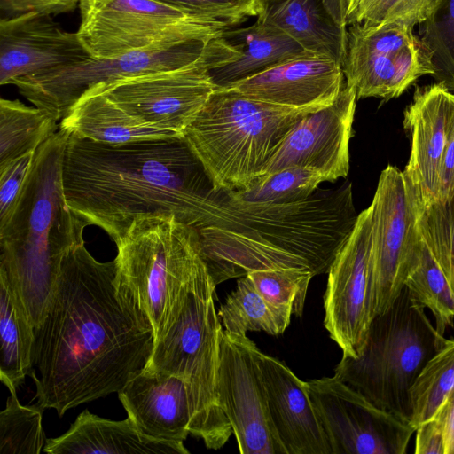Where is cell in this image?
<instances>
[{
	"mask_svg": "<svg viewBox=\"0 0 454 454\" xmlns=\"http://www.w3.org/2000/svg\"><path fill=\"white\" fill-rule=\"evenodd\" d=\"M351 184L316 191L290 204L247 202L221 191L197 228L203 259L217 285L251 271L298 268L327 273L357 218Z\"/></svg>",
	"mask_w": 454,
	"mask_h": 454,
	"instance_id": "cell-3",
	"label": "cell"
},
{
	"mask_svg": "<svg viewBox=\"0 0 454 454\" xmlns=\"http://www.w3.org/2000/svg\"><path fill=\"white\" fill-rule=\"evenodd\" d=\"M325 181L315 169L290 167L262 176L247 191L228 192L247 202L290 204L308 200Z\"/></svg>",
	"mask_w": 454,
	"mask_h": 454,
	"instance_id": "cell-34",
	"label": "cell"
},
{
	"mask_svg": "<svg viewBox=\"0 0 454 454\" xmlns=\"http://www.w3.org/2000/svg\"><path fill=\"white\" fill-rule=\"evenodd\" d=\"M9 391L0 413V454H39L47 441L42 424L43 411L36 404H20L16 389Z\"/></svg>",
	"mask_w": 454,
	"mask_h": 454,
	"instance_id": "cell-35",
	"label": "cell"
},
{
	"mask_svg": "<svg viewBox=\"0 0 454 454\" xmlns=\"http://www.w3.org/2000/svg\"><path fill=\"white\" fill-rule=\"evenodd\" d=\"M419 228L454 293V196L426 205Z\"/></svg>",
	"mask_w": 454,
	"mask_h": 454,
	"instance_id": "cell-36",
	"label": "cell"
},
{
	"mask_svg": "<svg viewBox=\"0 0 454 454\" xmlns=\"http://www.w3.org/2000/svg\"><path fill=\"white\" fill-rule=\"evenodd\" d=\"M259 352L247 335L223 329L217 376L219 403L241 454H287L271 421Z\"/></svg>",
	"mask_w": 454,
	"mask_h": 454,
	"instance_id": "cell-16",
	"label": "cell"
},
{
	"mask_svg": "<svg viewBox=\"0 0 454 454\" xmlns=\"http://www.w3.org/2000/svg\"><path fill=\"white\" fill-rule=\"evenodd\" d=\"M62 179L68 207L114 242L150 214L199 228L221 195L184 138L110 145L69 134Z\"/></svg>",
	"mask_w": 454,
	"mask_h": 454,
	"instance_id": "cell-2",
	"label": "cell"
},
{
	"mask_svg": "<svg viewBox=\"0 0 454 454\" xmlns=\"http://www.w3.org/2000/svg\"><path fill=\"white\" fill-rule=\"evenodd\" d=\"M416 454H444L442 430L432 418L420 424L415 430Z\"/></svg>",
	"mask_w": 454,
	"mask_h": 454,
	"instance_id": "cell-41",
	"label": "cell"
},
{
	"mask_svg": "<svg viewBox=\"0 0 454 454\" xmlns=\"http://www.w3.org/2000/svg\"><path fill=\"white\" fill-rule=\"evenodd\" d=\"M371 231L369 206L358 214L327 272L324 325L342 357L361 356L376 317Z\"/></svg>",
	"mask_w": 454,
	"mask_h": 454,
	"instance_id": "cell-14",
	"label": "cell"
},
{
	"mask_svg": "<svg viewBox=\"0 0 454 454\" xmlns=\"http://www.w3.org/2000/svg\"><path fill=\"white\" fill-rule=\"evenodd\" d=\"M445 340L404 286L393 305L374 317L361 356L341 357L334 375L410 423L411 388Z\"/></svg>",
	"mask_w": 454,
	"mask_h": 454,
	"instance_id": "cell-8",
	"label": "cell"
},
{
	"mask_svg": "<svg viewBox=\"0 0 454 454\" xmlns=\"http://www.w3.org/2000/svg\"><path fill=\"white\" fill-rule=\"evenodd\" d=\"M0 380L17 389L32 370L35 327L17 293L0 274Z\"/></svg>",
	"mask_w": 454,
	"mask_h": 454,
	"instance_id": "cell-27",
	"label": "cell"
},
{
	"mask_svg": "<svg viewBox=\"0 0 454 454\" xmlns=\"http://www.w3.org/2000/svg\"><path fill=\"white\" fill-rule=\"evenodd\" d=\"M59 129L94 142L121 145L143 140L184 138L178 133L146 124L94 85L59 121Z\"/></svg>",
	"mask_w": 454,
	"mask_h": 454,
	"instance_id": "cell-24",
	"label": "cell"
},
{
	"mask_svg": "<svg viewBox=\"0 0 454 454\" xmlns=\"http://www.w3.org/2000/svg\"><path fill=\"white\" fill-rule=\"evenodd\" d=\"M78 37L93 58L209 42L223 28L161 0H80Z\"/></svg>",
	"mask_w": 454,
	"mask_h": 454,
	"instance_id": "cell-9",
	"label": "cell"
},
{
	"mask_svg": "<svg viewBox=\"0 0 454 454\" xmlns=\"http://www.w3.org/2000/svg\"><path fill=\"white\" fill-rule=\"evenodd\" d=\"M343 27L360 24L376 27L400 22L415 27L428 16L434 0H324Z\"/></svg>",
	"mask_w": 454,
	"mask_h": 454,
	"instance_id": "cell-30",
	"label": "cell"
},
{
	"mask_svg": "<svg viewBox=\"0 0 454 454\" xmlns=\"http://www.w3.org/2000/svg\"><path fill=\"white\" fill-rule=\"evenodd\" d=\"M440 182L437 200L454 196V126L450 132L440 168Z\"/></svg>",
	"mask_w": 454,
	"mask_h": 454,
	"instance_id": "cell-43",
	"label": "cell"
},
{
	"mask_svg": "<svg viewBox=\"0 0 454 454\" xmlns=\"http://www.w3.org/2000/svg\"><path fill=\"white\" fill-rule=\"evenodd\" d=\"M118 396L141 434L176 442H184L190 434V400L181 378L144 369L118 392Z\"/></svg>",
	"mask_w": 454,
	"mask_h": 454,
	"instance_id": "cell-22",
	"label": "cell"
},
{
	"mask_svg": "<svg viewBox=\"0 0 454 454\" xmlns=\"http://www.w3.org/2000/svg\"><path fill=\"white\" fill-rule=\"evenodd\" d=\"M356 99L355 89L345 82L331 105L305 114L287 133L261 177L301 167L320 172L326 181L345 178Z\"/></svg>",
	"mask_w": 454,
	"mask_h": 454,
	"instance_id": "cell-17",
	"label": "cell"
},
{
	"mask_svg": "<svg viewBox=\"0 0 454 454\" xmlns=\"http://www.w3.org/2000/svg\"><path fill=\"white\" fill-rule=\"evenodd\" d=\"M411 25L393 22L348 27L341 67L356 98L389 100L402 95L423 75H433L430 55Z\"/></svg>",
	"mask_w": 454,
	"mask_h": 454,
	"instance_id": "cell-12",
	"label": "cell"
},
{
	"mask_svg": "<svg viewBox=\"0 0 454 454\" xmlns=\"http://www.w3.org/2000/svg\"><path fill=\"white\" fill-rule=\"evenodd\" d=\"M370 206L377 316L393 305L419 259L423 242L419 221L425 204L404 172L387 165L380 173Z\"/></svg>",
	"mask_w": 454,
	"mask_h": 454,
	"instance_id": "cell-11",
	"label": "cell"
},
{
	"mask_svg": "<svg viewBox=\"0 0 454 454\" xmlns=\"http://www.w3.org/2000/svg\"><path fill=\"white\" fill-rule=\"evenodd\" d=\"M259 17L282 29L308 53L342 65L347 49L348 28L335 21L324 0H278L266 3Z\"/></svg>",
	"mask_w": 454,
	"mask_h": 454,
	"instance_id": "cell-26",
	"label": "cell"
},
{
	"mask_svg": "<svg viewBox=\"0 0 454 454\" xmlns=\"http://www.w3.org/2000/svg\"><path fill=\"white\" fill-rule=\"evenodd\" d=\"M274 428L287 454H333L305 381L282 361L258 355Z\"/></svg>",
	"mask_w": 454,
	"mask_h": 454,
	"instance_id": "cell-21",
	"label": "cell"
},
{
	"mask_svg": "<svg viewBox=\"0 0 454 454\" xmlns=\"http://www.w3.org/2000/svg\"><path fill=\"white\" fill-rule=\"evenodd\" d=\"M79 3L80 0H0V7L9 16L31 12L51 15L70 12Z\"/></svg>",
	"mask_w": 454,
	"mask_h": 454,
	"instance_id": "cell-40",
	"label": "cell"
},
{
	"mask_svg": "<svg viewBox=\"0 0 454 454\" xmlns=\"http://www.w3.org/2000/svg\"><path fill=\"white\" fill-rule=\"evenodd\" d=\"M310 112L217 88L184 139L215 190L243 192L257 182L287 133Z\"/></svg>",
	"mask_w": 454,
	"mask_h": 454,
	"instance_id": "cell-6",
	"label": "cell"
},
{
	"mask_svg": "<svg viewBox=\"0 0 454 454\" xmlns=\"http://www.w3.org/2000/svg\"><path fill=\"white\" fill-rule=\"evenodd\" d=\"M192 12L223 28L236 27L251 17H259L264 0H161Z\"/></svg>",
	"mask_w": 454,
	"mask_h": 454,
	"instance_id": "cell-38",
	"label": "cell"
},
{
	"mask_svg": "<svg viewBox=\"0 0 454 454\" xmlns=\"http://www.w3.org/2000/svg\"><path fill=\"white\" fill-rule=\"evenodd\" d=\"M48 111L18 99H0V164L35 152L59 129Z\"/></svg>",
	"mask_w": 454,
	"mask_h": 454,
	"instance_id": "cell-29",
	"label": "cell"
},
{
	"mask_svg": "<svg viewBox=\"0 0 454 454\" xmlns=\"http://www.w3.org/2000/svg\"><path fill=\"white\" fill-rule=\"evenodd\" d=\"M344 85L340 63L305 54L219 89L277 106L316 111L331 105Z\"/></svg>",
	"mask_w": 454,
	"mask_h": 454,
	"instance_id": "cell-20",
	"label": "cell"
},
{
	"mask_svg": "<svg viewBox=\"0 0 454 454\" xmlns=\"http://www.w3.org/2000/svg\"><path fill=\"white\" fill-rule=\"evenodd\" d=\"M257 291L271 304L301 317L312 272L298 268L254 270L247 274Z\"/></svg>",
	"mask_w": 454,
	"mask_h": 454,
	"instance_id": "cell-37",
	"label": "cell"
},
{
	"mask_svg": "<svg viewBox=\"0 0 454 454\" xmlns=\"http://www.w3.org/2000/svg\"><path fill=\"white\" fill-rule=\"evenodd\" d=\"M35 152L0 164V223L10 216L31 170Z\"/></svg>",
	"mask_w": 454,
	"mask_h": 454,
	"instance_id": "cell-39",
	"label": "cell"
},
{
	"mask_svg": "<svg viewBox=\"0 0 454 454\" xmlns=\"http://www.w3.org/2000/svg\"><path fill=\"white\" fill-rule=\"evenodd\" d=\"M235 54L221 34L208 53L194 62L97 85L139 121L184 137L217 89L209 70L231 60Z\"/></svg>",
	"mask_w": 454,
	"mask_h": 454,
	"instance_id": "cell-10",
	"label": "cell"
},
{
	"mask_svg": "<svg viewBox=\"0 0 454 454\" xmlns=\"http://www.w3.org/2000/svg\"><path fill=\"white\" fill-rule=\"evenodd\" d=\"M215 286L207 269L187 294L179 315L153 344L145 369L181 378L187 387L189 432L206 447L221 449L233 434L217 392L223 325L215 307Z\"/></svg>",
	"mask_w": 454,
	"mask_h": 454,
	"instance_id": "cell-7",
	"label": "cell"
},
{
	"mask_svg": "<svg viewBox=\"0 0 454 454\" xmlns=\"http://www.w3.org/2000/svg\"><path fill=\"white\" fill-rule=\"evenodd\" d=\"M115 245L118 294L155 342L207 269L199 231L173 214H150L133 220Z\"/></svg>",
	"mask_w": 454,
	"mask_h": 454,
	"instance_id": "cell-5",
	"label": "cell"
},
{
	"mask_svg": "<svg viewBox=\"0 0 454 454\" xmlns=\"http://www.w3.org/2000/svg\"><path fill=\"white\" fill-rule=\"evenodd\" d=\"M454 126V93L435 82L417 88L403 114L411 134V152L404 174L426 205L438 200L440 168Z\"/></svg>",
	"mask_w": 454,
	"mask_h": 454,
	"instance_id": "cell-19",
	"label": "cell"
},
{
	"mask_svg": "<svg viewBox=\"0 0 454 454\" xmlns=\"http://www.w3.org/2000/svg\"><path fill=\"white\" fill-rule=\"evenodd\" d=\"M419 37L430 55L432 76L454 93V0H434Z\"/></svg>",
	"mask_w": 454,
	"mask_h": 454,
	"instance_id": "cell-33",
	"label": "cell"
},
{
	"mask_svg": "<svg viewBox=\"0 0 454 454\" xmlns=\"http://www.w3.org/2000/svg\"><path fill=\"white\" fill-rule=\"evenodd\" d=\"M454 386V340H447L427 361L410 391L411 418L416 428L435 412Z\"/></svg>",
	"mask_w": 454,
	"mask_h": 454,
	"instance_id": "cell-32",
	"label": "cell"
},
{
	"mask_svg": "<svg viewBox=\"0 0 454 454\" xmlns=\"http://www.w3.org/2000/svg\"><path fill=\"white\" fill-rule=\"evenodd\" d=\"M333 454H404L415 428L336 375L305 381Z\"/></svg>",
	"mask_w": 454,
	"mask_h": 454,
	"instance_id": "cell-15",
	"label": "cell"
},
{
	"mask_svg": "<svg viewBox=\"0 0 454 454\" xmlns=\"http://www.w3.org/2000/svg\"><path fill=\"white\" fill-rule=\"evenodd\" d=\"M431 418L442 430L444 454H454V386L445 395Z\"/></svg>",
	"mask_w": 454,
	"mask_h": 454,
	"instance_id": "cell-42",
	"label": "cell"
},
{
	"mask_svg": "<svg viewBox=\"0 0 454 454\" xmlns=\"http://www.w3.org/2000/svg\"><path fill=\"white\" fill-rule=\"evenodd\" d=\"M223 329L238 335L248 331L282 334L290 324L292 311L269 302L247 276L239 278L236 287L217 312Z\"/></svg>",
	"mask_w": 454,
	"mask_h": 454,
	"instance_id": "cell-28",
	"label": "cell"
},
{
	"mask_svg": "<svg viewBox=\"0 0 454 454\" xmlns=\"http://www.w3.org/2000/svg\"><path fill=\"white\" fill-rule=\"evenodd\" d=\"M48 454H188L184 442L160 441L141 434L128 417L111 420L81 412L62 435L47 439Z\"/></svg>",
	"mask_w": 454,
	"mask_h": 454,
	"instance_id": "cell-23",
	"label": "cell"
},
{
	"mask_svg": "<svg viewBox=\"0 0 454 454\" xmlns=\"http://www.w3.org/2000/svg\"><path fill=\"white\" fill-rule=\"evenodd\" d=\"M115 261L102 262L85 243L65 254L45 315L35 327L32 370L36 405L61 417L118 393L151 357L153 331L115 286Z\"/></svg>",
	"mask_w": 454,
	"mask_h": 454,
	"instance_id": "cell-1",
	"label": "cell"
},
{
	"mask_svg": "<svg viewBox=\"0 0 454 454\" xmlns=\"http://www.w3.org/2000/svg\"><path fill=\"white\" fill-rule=\"evenodd\" d=\"M223 37L236 54L229 62L209 70L217 88H225L288 59L308 53L282 29L262 17L246 27L226 28Z\"/></svg>",
	"mask_w": 454,
	"mask_h": 454,
	"instance_id": "cell-25",
	"label": "cell"
},
{
	"mask_svg": "<svg viewBox=\"0 0 454 454\" xmlns=\"http://www.w3.org/2000/svg\"><path fill=\"white\" fill-rule=\"evenodd\" d=\"M216 38L166 51L128 52L111 58L90 57L74 64L19 78L12 84L35 106L48 111L60 121L90 87L127 76L190 64L207 55Z\"/></svg>",
	"mask_w": 454,
	"mask_h": 454,
	"instance_id": "cell-13",
	"label": "cell"
},
{
	"mask_svg": "<svg viewBox=\"0 0 454 454\" xmlns=\"http://www.w3.org/2000/svg\"><path fill=\"white\" fill-rule=\"evenodd\" d=\"M265 3H270V2H276V1H278V0H264Z\"/></svg>",
	"mask_w": 454,
	"mask_h": 454,
	"instance_id": "cell-44",
	"label": "cell"
},
{
	"mask_svg": "<svg viewBox=\"0 0 454 454\" xmlns=\"http://www.w3.org/2000/svg\"><path fill=\"white\" fill-rule=\"evenodd\" d=\"M404 286L414 302L430 310L436 331L444 336L446 329L454 322V293L424 241Z\"/></svg>",
	"mask_w": 454,
	"mask_h": 454,
	"instance_id": "cell-31",
	"label": "cell"
},
{
	"mask_svg": "<svg viewBox=\"0 0 454 454\" xmlns=\"http://www.w3.org/2000/svg\"><path fill=\"white\" fill-rule=\"evenodd\" d=\"M69 133L59 130L35 151L18 201L0 223V274L17 293L34 327L42 322L67 252L90 225L67 205L63 163Z\"/></svg>",
	"mask_w": 454,
	"mask_h": 454,
	"instance_id": "cell-4",
	"label": "cell"
},
{
	"mask_svg": "<svg viewBox=\"0 0 454 454\" xmlns=\"http://www.w3.org/2000/svg\"><path fill=\"white\" fill-rule=\"evenodd\" d=\"M91 57L76 32H67L51 15L26 12L0 20V84Z\"/></svg>",
	"mask_w": 454,
	"mask_h": 454,
	"instance_id": "cell-18",
	"label": "cell"
}]
</instances>
